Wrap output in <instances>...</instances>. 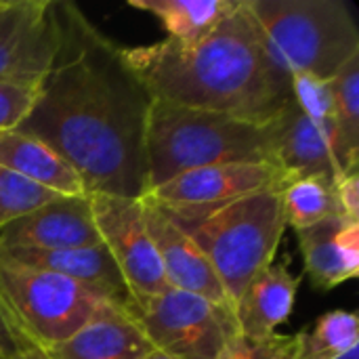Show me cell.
Instances as JSON below:
<instances>
[{"instance_id":"9c48e42d","label":"cell","mask_w":359,"mask_h":359,"mask_svg":"<svg viewBox=\"0 0 359 359\" xmlns=\"http://www.w3.org/2000/svg\"><path fill=\"white\" fill-rule=\"evenodd\" d=\"M288 179L290 175L271 162L217 164L177 175L147 191L145 198L164 208L215 206L252 194L282 189Z\"/></svg>"},{"instance_id":"603a6c76","label":"cell","mask_w":359,"mask_h":359,"mask_svg":"<svg viewBox=\"0 0 359 359\" xmlns=\"http://www.w3.org/2000/svg\"><path fill=\"white\" fill-rule=\"evenodd\" d=\"M59 196L0 166V231Z\"/></svg>"},{"instance_id":"e0dca14e","label":"cell","mask_w":359,"mask_h":359,"mask_svg":"<svg viewBox=\"0 0 359 359\" xmlns=\"http://www.w3.org/2000/svg\"><path fill=\"white\" fill-rule=\"evenodd\" d=\"M2 252L29 267L59 273L107 303L126 305L128 301V288L124 284V278L101 242L90 246H78V248H61V250H2Z\"/></svg>"},{"instance_id":"7a4b0ae2","label":"cell","mask_w":359,"mask_h":359,"mask_svg":"<svg viewBox=\"0 0 359 359\" xmlns=\"http://www.w3.org/2000/svg\"><path fill=\"white\" fill-rule=\"evenodd\" d=\"M124 53L160 101L263 124L290 103V88L273 74L246 0L191 48L162 40L124 46Z\"/></svg>"},{"instance_id":"3957f363","label":"cell","mask_w":359,"mask_h":359,"mask_svg":"<svg viewBox=\"0 0 359 359\" xmlns=\"http://www.w3.org/2000/svg\"><path fill=\"white\" fill-rule=\"evenodd\" d=\"M273 160V122L154 99L145 133V194L187 170Z\"/></svg>"},{"instance_id":"8992f818","label":"cell","mask_w":359,"mask_h":359,"mask_svg":"<svg viewBox=\"0 0 359 359\" xmlns=\"http://www.w3.org/2000/svg\"><path fill=\"white\" fill-rule=\"evenodd\" d=\"M154 351L170 359H217L238 334L236 316L204 297L166 288L126 301Z\"/></svg>"},{"instance_id":"484cf974","label":"cell","mask_w":359,"mask_h":359,"mask_svg":"<svg viewBox=\"0 0 359 359\" xmlns=\"http://www.w3.org/2000/svg\"><path fill=\"white\" fill-rule=\"evenodd\" d=\"M40 95V84L0 80V133L17 130L29 118Z\"/></svg>"},{"instance_id":"f1b7e54d","label":"cell","mask_w":359,"mask_h":359,"mask_svg":"<svg viewBox=\"0 0 359 359\" xmlns=\"http://www.w3.org/2000/svg\"><path fill=\"white\" fill-rule=\"evenodd\" d=\"M25 359H50V358H48V353L40 347V349H34L32 353H27Z\"/></svg>"},{"instance_id":"5bb4252c","label":"cell","mask_w":359,"mask_h":359,"mask_svg":"<svg viewBox=\"0 0 359 359\" xmlns=\"http://www.w3.org/2000/svg\"><path fill=\"white\" fill-rule=\"evenodd\" d=\"M294 233L305 276L316 290L330 292L358 278L359 221L328 217Z\"/></svg>"},{"instance_id":"d4e9b609","label":"cell","mask_w":359,"mask_h":359,"mask_svg":"<svg viewBox=\"0 0 359 359\" xmlns=\"http://www.w3.org/2000/svg\"><path fill=\"white\" fill-rule=\"evenodd\" d=\"M290 101L307 118L332 120L334 118L332 78H320L307 72L292 74L290 76Z\"/></svg>"},{"instance_id":"ba28073f","label":"cell","mask_w":359,"mask_h":359,"mask_svg":"<svg viewBox=\"0 0 359 359\" xmlns=\"http://www.w3.org/2000/svg\"><path fill=\"white\" fill-rule=\"evenodd\" d=\"M99 242L114 259L128 299L151 297L168 288L156 244L145 223L141 198L86 194Z\"/></svg>"},{"instance_id":"5b68a950","label":"cell","mask_w":359,"mask_h":359,"mask_svg":"<svg viewBox=\"0 0 359 359\" xmlns=\"http://www.w3.org/2000/svg\"><path fill=\"white\" fill-rule=\"evenodd\" d=\"M273 74L290 88L297 72L332 78L359 55V25L343 0H246Z\"/></svg>"},{"instance_id":"4316f807","label":"cell","mask_w":359,"mask_h":359,"mask_svg":"<svg viewBox=\"0 0 359 359\" xmlns=\"http://www.w3.org/2000/svg\"><path fill=\"white\" fill-rule=\"evenodd\" d=\"M34 349H40L38 341L21 324L0 288V359H25Z\"/></svg>"},{"instance_id":"52a82bcc","label":"cell","mask_w":359,"mask_h":359,"mask_svg":"<svg viewBox=\"0 0 359 359\" xmlns=\"http://www.w3.org/2000/svg\"><path fill=\"white\" fill-rule=\"evenodd\" d=\"M0 288L21 324L42 349L65 341L101 307L109 305L76 282L59 273L19 263L2 250Z\"/></svg>"},{"instance_id":"4fadbf2b","label":"cell","mask_w":359,"mask_h":359,"mask_svg":"<svg viewBox=\"0 0 359 359\" xmlns=\"http://www.w3.org/2000/svg\"><path fill=\"white\" fill-rule=\"evenodd\" d=\"M99 244L88 196H59L0 231V250H61Z\"/></svg>"},{"instance_id":"44dd1931","label":"cell","mask_w":359,"mask_h":359,"mask_svg":"<svg viewBox=\"0 0 359 359\" xmlns=\"http://www.w3.org/2000/svg\"><path fill=\"white\" fill-rule=\"evenodd\" d=\"M359 347V318L347 309L320 316L311 330H301V347L294 359H337Z\"/></svg>"},{"instance_id":"7c38bea8","label":"cell","mask_w":359,"mask_h":359,"mask_svg":"<svg viewBox=\"0 0 359 359\" xmlns=\"http://www.w3.org/2000/svg\"><path fill=\"white\" fill-rule=\"evenodd\" d=\"M141 202L166 284L170 288L204 297L221 309L233 313V303L229 301L223 284L219 282L212 265L208 263L200 246L172 221V217L160 204L145 196L141 198Z\"/></svg>"},{"instance_id":"ffe728a7","label":"cell","mask_w":359,"mask_h":359,"mask_svg":"<svg viewBox=\"0 0 359 359\" xmlns=\"http://www.w3.org/2000/svg\"><path fill=\"white\" fill-rule=\"evenodd\" d=\"M286 225L294 231L307 229L328 217H341L334 179L326 175L290 177L282 187Z\"/></svg>"},{"instance_id":"8fae6325","label":"cell","mask_w":359,"mask_h":359,"mask_svg":"<svg viewBox=\"0 0 359 359\" xmlns=\"http://www.w3.org/2000/svg\"><path fill=\"white\" fill-rule=\"evenodd\" d=\"M55 48V0H8L0 8V80L42 84Z\"/></svg>"},{"instance_id":"83f0119b","label":"cell","mask_w":359,"mask_h":359,"mask_svg":"<svg viewBox=\"0 0 359 359\" xmlns=\"http://www.w3.org/2000/svg\"><path fill=\"white\" fill-rule=\"evenodd\" d=\"M334 191L341 217L349 221H359V172L351 170L334 179Z\"/></svg>"},{"instance_id":"1f68e13d","label":"cell","mask_w":359,"mask_h":359,"mask_svg":"<svg viewBox=\"0 0 359 359\" xmlns=\"http://www.w3.org/2000/svg\"><path fill=\"white\" fill-rule=\"evenodd\" d=\"M6 2H8V0H0V8H2V6H4Z\"/></svg>"},{"instance_id":"cb8c5ba5","label":"cell","mask_w":359,"mask_h":359,"mask_svg":"<svg viewBox=\"0 0 359 359\" xmlns=\"http://www.w3.org/2000/svg\"><path fill=\"white\" fill-rule=\"evenodd\" d=\"M301 347V332L294 334H269L246 337L236 334L217 359H294Z\"/></svg>"},{"instance_id":"ac0fdd59","label":"cell","mask_w":359,"mask_h":359,"mask_svg":"<svg viewBox=\"0 0 359 359\" xmlns=\"http://www.w3.org/2000/svg\"><path fill=\"white\" fill-rule=\"evenodd\" d=\"M0 166L57 196H86L82 177L50 145L17 128L0 133Z\"/></svg>"},{"instance_id":"6da1fadb","label":"cell","mask_w":359,"mask_h":359,"mask_svg":"<svg viewBox=\"0 0 359 359\" xmlns=\"http://www.w3.org/2000/svg\"><path fill=\"white\" fill-rule=\"evenodd\" d=\"M57 48L21 130L50 145L86 194L145 196V133L154 97L84 11L55 0Z\"/></svg>"},{"instance_id":"d6986e66","label":"cell","mask_w":359,"mask_h":359,"mask_svg":"<svg viewBox=\"0 0 359 359\" xmlns=\"http://www.w3.org/2000/svg\"><path fill=\"white\" fill-rule=\"evenodd\" d=\"M240 0H130L128 6L154 15L166 40L191 48L208 38L236 8Z\"/></svg>"},{"instance_id":"9a60e30c","label":"cell","mask_w":359,"mask_h":359,"mask_svg":"<svg viewBox=\"0 0 359 359\" xmlns=\"http://www.w3.org/2000/svg\"><path fill=\"white\" fill-rule=\"evenodd\" d=\"M50 359H145L154 347L126 305H105L65 341L44 349Z\"/></svg>"},{"instance_id":"f546056e","label":"cell","mask_w":359,"mask_h":359,"mask_svg":"<svg viewBox=\"0 0 359 359\" xmlns=\"http://www.w3.org/2000/svg\"><path fill=\"white\" fill-rule=\"evenodd\" d=\"M337 359H359V347H353L351 351H347L345 355H341V358Z\"/></svg>"},{"instance_id":"2e32d148","label":"cell","mask_w":359,"mask_h":359,"mask_svg":"<svg viewBox=\"0 0 359 359\" xmlns=\"http://www.w3.org/2000/svg\"><path fill=\"white\" fill-rule=\"evenodd\" d=\"M290 257H282L261 269L233 303L238 332L246 337L276 334L294 311L303 276H292Z\"/></svg>"},{"instance_id":"277c9868","label":"cell","mask_w":359,"mask_h":359,"mask_svg":"<svg viewBox=\"0 0 359 359\" xmlns=\"http://www.w3.org/2000/svg\"><path fill=\"white\" fill-rule=\"evenodd\" d=\"M164 208V206H162ZM200 246L231 303L244 286L276 261L288 229L282 189H269L215 206L164 208Z\"/></svg>"},{"instance_id":"7402d4cb","label":"cell","mask_w":359,"mask_h":359,"mask_svg":"<svg viewBox=\"0 0 359 359\" xmlns=\"http://www.w3.org/2000/svg\"><path fill=\"white\" fill-rule=\"evenodd\" d=\"M334 90V124L349 149L359 158V55L345 63L332 76Z\"/></svg>"},{"instance_id":"30bf717a","label":"cell","mask_w":359,"mask_h":359,"mask_svg":"<svg viewBox=\"0 0 359 359\" xmlns=\"http://www.w3.org/2000/svg\"><path fill=\"white\" fill-rule=\"evenodd\" d=\"M273 160L290 177L326 175L339 179L359 166V158L345 147L334 120L307 118L292 101L273 120Z\"/></svg>"},{"instance_id":"4dcf8cb0","label":"cell","mask_w":359,"mask_h":359,"mask_svg":"<svg viewBox=\"0 0 359 359\" xmlns=\"http://www.w3.org/2000/svg\"><path fill=\"white\" fill-rule=\"evenodd\" d=\"M145 359H170V358H166V355H164V353H160V351H151V353H149Z\"/></svg>"}]
</instances>
